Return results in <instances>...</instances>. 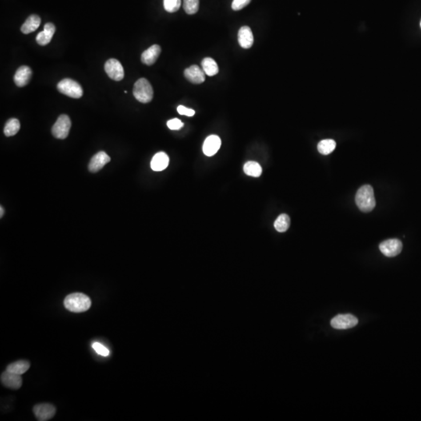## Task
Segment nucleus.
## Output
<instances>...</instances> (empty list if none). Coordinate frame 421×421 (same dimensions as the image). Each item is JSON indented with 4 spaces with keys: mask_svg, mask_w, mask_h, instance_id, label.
<instances>
[{
    "mask_svg": "<svg viewBox=\"0 0 421 421\" xmlns=\"http://www.w3.org/2000/svg\"><path fill=\"white\" fill-rule=\"evenodd\" d=\"M64 306L71 312L81 313L89 310L91 301L88 296L81 293L70 294L64 300Z\"/></svg>",
    "mask_w": 421,
    "mask_h": 421,
    "instance_id": "f257e3e1",
    "label": "nucleus"
},
{
    "mask_svg": "<svg viewBox=\"0 0 421 421\" xmlns=\"http://www.w3.org/2000/svg\"><path fill=\"white\" fill-rule=\"evenodd\" d=\"M356 203L360 210L363 212L371 211L376 205L372 186L370 185L361 186L356 195Z\"/></svg>",
    "mask_w": 421,
    "mask_h": 421,
    "instance_id": "f03ea898",
    "label": "nucleus"
},
{
    "mask_svg": "<svg viewBox=\"0 0 421 421\" xmlns=\"http://www.w3.org/2000/svg\"><path fill=\"white\" fill-rule=\"evenodd\" d=\"M133 94L138 102L149 103L152 100L154 91L150 82L145 78H141L134 84Z\"/></svg>",
    "mask_w": 421,
    "mask_h": 421,
    "instance_id": "7ed1b4c3",
    "label": "nucleus"
},
{
    "mask_svg": "<svg viewBox=\"0 0 421 421\" xmlns=\"http://www.w3.org/2000/svg\"><path fill=\"white\" fill-rule=\"evenodd\" d=\"M57 89L60 92L70 98H80L83 95V89L80 84L69 78L62 80L57 85Z\"/></svg>",
    "mask_w": 421,
    "mask_h": 421,
    "instance_id": "20e7f679",
    "label": "nucleus"
},
{
    "mask_svg": "<svg viewBox=\"0 0 421 421\" xmlns=\"http://www.w3.org/2000/svg\"><path fill=\"white\" fill-rule=\"evenodd\" d=\"M71 127V121L66 115H61L57 119V122L52 129V133L56 138L65 139L68 137Z\"/></svg>",
    "mask_w": 421,
    "mask_h": 421,
    "instance_id": "39448f33",
    "label": "nucleus"
},
{
    "mask_svg": "<svg viewBox=\"0 0 421 421\" xmlns=\"http://www.w3.org/2000/svg\"><path fill=\"white\" fill-rule=\"evenodd\" d=\"M358 323V318L352 314H338L331 320V327L339 330L351 329Z\"/></svg>",
    "mask_w": 421,
    "mask_h": 421,
    "instance_id": "423d86ee",
    "label": "nucleus"
},
{
    "mask_svg": "<svg viewBox=\"0 0 421 421\" xmlns=\"http://www.w3.org/2000/svg\"><path fill=\"white\" fill-rule=\"evenodd\" d=\"M105 70L111 79L120 81L124 77V70L122 64L116 59H110L105 64Z\"/></svg>",
    "mask_w": 421,
    "mask_h": 421,
    "instance_id": "0eeeda50",
    "label": "nucleus"
},
{
    "mask_svg": "<svg viewBox=\"0 0 421 421\" xmlns=\"http://www.w3.org/2000/svg\"><path fill=\"white\" fill-rule=\"evenodd\" d=\"M379 248L384 255L392 258L400 254L402 250V243L399 240H388L379 245Z\"/></svg>",
    "mask_w": 421,
    "mask_h": 421,
    "instance_id": "6e6552de",
    "label": "nucleus"
},
{
    "mask_svg": "<svg viewBox=\"0 0 421 421\" xmlns=\"http://www.w3.org/2000/svg\"><path fill=\"white\" fill-rule=\"evenodd\" d=\"M33 411H34V415H35L38 421H46L54 417L57 410L53 405L49 404V403H42V404L34 406Z\"/></svg>",
    "mask_w": 421,
    "mask_h": 421,
    "instance_id": "1a4fd4ad",
    "label": "nucleus"
},
{
    "mask_svg": "<svg viewBox=\"0 0 421 421\" xmlns=\"http://www.w3.org/2000/svg\"><path fill=\"white\" fill-rule=\"evenodd\" d=\"M1 382L5 387L11 390H19L22 386V378L20 374L6 370L1 375Z\"/></svg>",
    "mask_w": 421,
    "mask_h": 421,
    "instance_id": "9d476101",
    "label": "nucleus"
},
{
    "mask_svg": "<svg viewBox=\"0 0 421 421\" xmlns=\"http://www.w3.org/2000/svg\"><path fill=\"white\" fill-rule=\"evenodd\" d=\"M110 157L104 151H99L94 154L89 162V169L91 173H97L106 164L110 162Z\"/></svg>",
    "mask_w": 421,
    "mask_h": 421,
    "instance_id": "9b49d317",
    "label": "nucleus"
},
{
    "mask_svg": "<svg viewBox=\"0 0 421 421\" xmlns=\"http://www.w3.org/2000/svg\"><path fill=\"white\" fill-rule=\"evenodd\" d=\"M184 76L190 82L196 85L203 83L205 81V73L203 69H201L198 66L193 65L186 69Z\"/></svg>",
    "mask_w": 421,
    "mask_h": 421,
    "instance_id": "f8f14e48",
    "label": "nucleus"
},
{
    "mask_svg": "<svg viewBox=\"0 0 421 421\" xmlns=\"http://www.w3.org/2000/svg\"><path fill=\"white\" fill-rule=\"evenodd\" d=\"M221 147V139L216 135L208 137L204 142L203 152L207 156H213Z\"/></svg>",
    "mask_w": 421,
    "mask_h": 421,
    "instance_id": "ddd939ff",
    "label": "nucleus"
},
{
    "mask_svg": "<svg viewBox=\"0 0 421 421\" xmlns=\"http://www.w3.org/2000/svg\"><path fill=\"white\" fill-rule=\"evenodd\" d=\"M238 42L243 49H250L254 44V35L252 30L247 26L241 28L238 32Z\"/></svg>",
    "mask_w": 421,
    "mask_h": 421,
    "instance_id": "4468645a",
    "label": "nucleus"
},
{
    "mask_svg": "<svg viewBox=\"0 0 421 421\" xmlns=\"http://www.w3.org/2000/svg\"><path fill=\"white\" fill-rule=\"evenodd\" d=\"M161 53V47L159 45H154L145 50L141 55V62L145 65L150 66L156 62Z\"/></svg>",
    "mask_w": 421,
    "mask_h": 421,
    "instance_id": "2eb2a0df",
    "label": "nucleus"
},
{
    "mask_svg": "<svg viewBox=\"0 0 421 421\" xmlns=\"http://www.w3.org/2000/svg\"><path fill=\"white\" fill-rule=\"evenodd\" d=\"M55 31H56L55 25L52 23H47L44 26L43 31L40 32L39 34L36 37V41L38 42V45H42V46L48 45L49 42H51Z\"/></svg>",
    "mask_w": 421,
    "mask_h": 421,
    "instance_id": "dca6fc26",
    "label": "nucleus"
},
{
    "mask_svg": "<svg viewBox=\"0 0 421 421\" xmlns=\"http://www.w3.org/2000/svg\"><path fill=\"white\" fill-rule=\"evenodd\" d=\"M32 71L30 68L22 66L18 68L14 75V82L18 87H25L29 84L31 77Z\"/></svg>",
    "mask_w": 421,
    "mask_h": 421,
    "instance_id": "f3484780",
    "label": "nucleus"
},
{
    "mask_svg": "<svg viewBox=\"0 0 421 421\" xmlns=\"http://www.w3.org/2000/svg\"><path fill=\"white\" fill-rule=\"evenodd\" d=\"M169 158L165 152H158L154 154L150 162V167L154 171H162L169 166Z\"/></svg>",
    "mask_w": 421,
    "mask_h": 421,
    "instance_id": "a211bd4d",
    "label": "nucleus"
},
{
    "mask_svg": "<svg viewBox=\"0 0 421 421\" xmlns=\"http://www.w3.org/2000/svg\"><path fill=\"white\" fill-rule=\"evenodd\" d=\"M41 25V18L38 15H30L26 20L25 24L21 27V31L24 34H30L39 28Z\"/></svg>",
    "mask_w": 421,
    "mask_h": 421,
    "instance_id": "6ab92c4d",
    "label": "nucleus"
},
{
    "mask_svg": "<svg viewBox=\"0 0 421 421\" xmlns=\"http://www.w3.org/2000/svg\"><path fill=\"white\" fill-rule=\"evenodd\" d=\"M201 66H202V69H203L205 74H207L209 77L216 75L218 73V64L213 59L209 58V57L204 59L201 62Z\"/></svg>",
    "mask_w": 421,
    "mask_h": 421,
    "instance_id": "aec40b11",
    "label": "nucleus"
},
{
    "mask_svg": "<svg viewBox=\"0 0 421 421\" xmlns=\"http://www.w3.org/2000/svg\"><path fill=\"white\" fill-rule=\"evenodd\" d=\"M29 368H30V363L29 361H19L8 365L6 370H9L10 372L21 375V374H25L26 371H28Z\"/></svg>",
    "mask_w": 421,
    "mask_h": 421,
    "instance_id": "412c9836",
    "label": "nucleus"
},
{
    "mask_svg": "<svg viewBox=\"0 0 421 421\" xmlns=\"http://www.w3.org/2000/svg\"><path fill=\"white\" fill-rule=\"evenodd\" d=\"M243 171L247 176L259 177L260 176L262 175V166H260V164L258 162L250 161V162H247L245 164L244 166H243Z\"/></svg>",
    "mask_w": 421,
    "mask_h": 421,
    "instance_id": "4be33fe9",
    "label": "nucleus"
},
{
    "mask_svg": "<svg viewBox=\"0 0 421 421\" xmlns=\"http://www.w3.org/2000/svg\"><path fill=\"white\" fill-rule=\"evenodd\" d=\"M21 128V123L17 119H10L4 128V134L6 137H12L18 133Z\"/></svg>",
    "mask_w": 421,
    "mask_h": 421,
    "instance_id": "5701e85b",
    "label": "nucleus"
},
{
    "mask_svg": "<svg viewBox=\"0 0 421 421\" xmlns=\"http://www.w3.org/2000/svg\"><path fill=\"white\" fill-rule=\"evenodd\" d=\"M336 147V143L334 140L326 139L321 141L318 145V150L321 154H331L333 150H335Z\"/></svg>",
    "mask_w": 421,
    "mask_h": 421,
    "instance_id": "b1692460",
    "label": "nucleus"
},
{
    "mask_svg": "<svg viewBox=\"0 0 421 421\" xmlns=\"http://www.w3.org/2000/svg\"><path fill=\"white\" fill-rule=\"evenodd\" d=\"M275 230L280 233L287 231L290 226V218L286 214H282L277 218L274 223Z\"/></svg>",
    "mask_w": 421,
    "mask_h": 421,
    "instance_id": "393cba45",
    "label": "nucleus"
},
{
    "mask_svg": "<svg viewBox=\"0 0 421 421\" xmlns=\"http://www.w3.org/2000/svg\"><path fill=\"white\" fill-rule=\"evenodd\" d=\"M183 9L187 14H194L199 10V0H183Z\"/></svg>",
    "mask_w": 421,
    "mask_h": 421,
    "instance_id": "a878e982",
    "label": "nucleus"
},
{
    "mask_svg": "<svg viewBox=\"0 0 421 421\" xmlns=\"http://www.w3.org/2000/svg\"><path fill=\"white\" fill-rule=\"evenodd\" d=\"M181 0H164V8L169 13H174L179 10Z\"/></svg>",
    "mask_w": 421,
    "mask_h": 421,
    "instance_id": "bb28decb",
    "label": "nucleus"
},
{
    "mask_svg": "<svg viewBox=\"0 0 421 421\" xmlns=\"http://www.w3.org/2000/svg\"><path fill=\"white\" fill-rule=\"evenodd\" d=\"M92 348L97 354L102 356V357H107L109 355V350L99 342H94L92 344Z\"/></svg>",
    "mask_w": 421,
    "mask_h": 421,
    "instance_id": "cd10ccee",
    "label": "nucleus"
},
{
    "mask_svg": "<svg viewBox=\"0 0 421 421\" xmlns=\"http://www.w3.org/2000/svg\"><path fill=\"white\" fill-rule=\"evenodd\" d=\"M251 0H233L232 3V9L235 11L241 10L243 8L246 7L247 5L250 4Z\"/></svg>",
    "mask_w": 421,
    "mask_h": 421,
    "instance_id": "c85d7f7f",
    "label": "nucleus"
},
{
    "mask_svg": "<svg viewBox=\"0 0 421 421\" xmlns=\"http://www.w3.org/2000/svg\"><path fill=\"white\" fill-rule=\"evenodd\" d=\"M168 127L172 130H180L181 128L183 126V123L182 121L179 119H173L167 122Z\"/></svg>",
    "mask_w": 421,
    "mask_h": 421,
    "instance_id": "c756f323",
    "label": "nucleus"
},
{
    "mask_svg": "<svg viewBox=\"0 0 421 421\" xmlns=\"http://www.w3.org/2000/svg\"><path fill=\"white\" fill-rule=\"evenodd\" d=\"M177 112L180 114V115L186 116V117H193L195 114V111H194V109H188V108L185 107L183 105H180L177 108Z\"/></svg>",
    "mask_w": 421,
    "mask_h": 421,
    "instance_id": "7c9ffc66",
    "label": "nucleus"
},
{
    "mask_svg": "<svg viewBox=\"0 0 421 421\" xmlns=\"http://www.w3.org/2000/svg\"><path fill=\"white\" fill-rule=\"evenodd\" d=\"M0 212H1V214H0V216L2 217V214H4V209H2V207L0 208Z\"/></svg>",
    "mask_w": 421,
    "mask_h": 421,
    "instance_id": "2f4dec72",
    "label": "nucleus"
},
{
    "mask_svg": "<svg viewBox=\"0 0 421 421\" xmlns=\"http://www.w3.org/2000/svg\"></svg>",
    "mask_w": 421,
    "mask_h": 421,
    "instance_id": "473e14b6",
    "label": "nucleus"
}]
</instances>
